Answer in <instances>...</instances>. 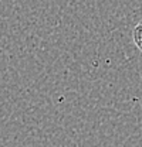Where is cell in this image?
Wrapping results in <instances>:
<instances>
[{"instance_id":"cell-1","label":"cell","mask_w":142,"mask_h":147,"mask_svg":"<svg viewBox=\"0 0 142 147\" xmlns=\"http://www.w3.org/2000/svg\"><path fill=\"white\" fill-rule=\"evenodd\" d=\"M132 40H134L137 48L142 53V20L135 26V28L132 31Z\"/></svg>"}]
</instances>
